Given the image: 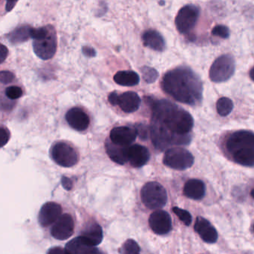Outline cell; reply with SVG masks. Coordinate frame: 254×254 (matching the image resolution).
Masks as SVG:
<instances>
[{
    "label": "cell",
    "instance_id": "6da1fadb",
    "mask_svg": "<svg viewBox=\"0 0 254 254\" xmlns=\"http://www.w3.org/2000/svg\"><path fill=\"white\" fill-rule=\"evenodd\" d=\"M193 125L191 115L171 102L163 100L152 104L151 137L158 149L190 143Z\"/></svg>",
    "mask_w": 254,
    "mask_h": 254
},
{
    "label": "cell",
    "instance_id": "7a4b0ae2",
    "mask_svg": "<svg viewBox=\"0 0 254 254\" xmlns=\"http://www.w3.org/2000/svg\"><path fill=\"white\" fill-rule=\"evenodd\" d=\"M161 86L163 90L178 102L195 106L202 100V83L188 67H179L167 71Z\"/></svg>",
    "mask_w": 254,
    "mask_h": 254
},
{
    "label": "cell",
    "instance_id": "3957f363",
    "mask_svg": "<svg viewBox=\"0 0 254 254\" xmlns=\"http://www.w3.org/2000/svg\"><path fill=\"white\" fill-rule=\"evenodd\" d=\"M232 159L245 167H254V133L247 130L235 131L226 141Z\"/></svg>",
    "mask_w": 254,
    "mask_h": 254
},
{
    "label": "cell",
    "instance_id": "277c9868",
    "mask_svg": "<svg viewBox=\"0 0 254 254\" xmlns=\"http://www.w3.org/2000/svg\"><path fill=\"white\" fill-rule=\"evenodd\" d=\"M31 37L33 39V49L40 59L47 61L55 56L56 53L57 42L56 31L52 25L39 28H32Z\"/></svg>",
    "mask_w": 254,
    "mask_h": 254
},
{
    "label": "cell",
    "instance_id": "5b68a950",
    "mask_svg": "<svg viewBox=\"0 0 254 254\" xmlns=\"http://www.w3.org/2000/svg\"><path fill=\"white\" fill-rule=\"evenodd\" d=\"M142 202L147 208L158 210L167 204V193L165 188L158 182H148L140 191Z\"/></svg>",
    "mask_w": 254,
    "mask_h": 254
},
{
    "label": "cell",
    "instance_id": "8992f818",
    "mask_svg": "<svg viewBox=\"0 0 254 254\" xmlns=\"http://www.w3.org/2000/svg\"><path fill=\"white\" fill-rule=\"evenodd\" d=\"M163 163L170 168L185 170L192 167L194 157L189 151L183 148H170L166 151Z\"/></svg>",
    "mask_w": 254,
    "mask_h": 254
},
{
    "label": "cell",
    "instance_id": "52a82bcc",
    "mask_svg": "<svg viewBox=\"0 0 254 254\" xmlns=\"http://www.w3.org/2000/svg\"><path fill=\"white\" fill-rule=\"evenodd\" d=\"M235 71V61L231 55H222L216 60L210 67V80L214 83H222L229 80Z\"/></svg>",
    "mask_w": 254,
    "mask_h": 254
},
{
    "label": "cell",
    "instance_id": "ba28073f",
    "mask_svg": "<svg viewBox=\"0 0 254 254\" xmlns=\"http://www.w3.org/2000/svg\"><path fill=\"white\" fill-rule=\"evenodd\" d=\"M52 160L63 167H71L78 162V155L74 147L65 143L58 142L51 148Z\"/></svg>",
    "mask_w": 254,
    "mask_h": 254
},
{
    "label": "cell",
    "instance_id": "9c48e42d",
    "mask_svg": "<svg viewBox=\"0 0 254 254\" xmlns=\"http://www.w3.org/2000/svg\"><path fill=\"white\" fill-rule=\"evenodd\" d=\"M199 16V9L193 4H188L180 9L176 19V28L181 34H188L196 25Z\"/></svg>",
    "mask_w": 254,
    "mask_h": 254
},
{
    "label": "cell",
    "instance_id": "30bf717a",
    "mask_svg": "<svg viewBox=\"0 0 254 254\" xmlns=\"http://www.w3.org/2000/svg\"><path fill=\"white\" fill-rule=\"evenodd\" d=\"M109 101L113 106H119L122 111L132 113L137 111L140 106V97L134 92H127L122 95L113 92L109 95Z\"/></svg>",
    "mask_w": 254,
    "mask_h": 254
},
{
    "label": "cell",
    "instance_id": "8fae6325",
    "mask_svg": "<svg viewBox=\"0 0 254 254\" xmlns=\"http://www.w3.org/2000/svg\"><path fill=\"white\" fill-rule=\"evenodd\" d=\"M74 223L73 218L68 213L61 215V217L53 224L51 234L58 240H68L74 234Z\"/></svg>",
    "mask_w": 254,
    "mask_h": 254
},
{
    "label": "cell",
    "instance_id": "7c38bea8",
    "mask_svg": "<svg viewBox=\"0 0 254 254\" xmlns=\"http://www.w3.org/2000/svg\"><path fill=\"white\" fill-rule=\"evenodd\" d=\"M149 224L155 234L164 235L171 231V216L164 210H156L149 216Z\"/></svg>",
    "mask_w": 254,
    "mask_h": 254
},
{
    "label": "cell",
    "instance_id": "4fadbf2b",
    "mask_svg": "<svg viewBox=\"0 0 254 254\" xmlns=\"http://www.w3.org/2000/svg\"><path fill=\"white\" fill-rule=\"evenodd\" d=\"M62 215V207L58 203L47 202L43 204L39 213L38 221L43 227L53 225Z\"/></svg>",
    "mask_w": 254,
    "mask_h": 254
},
{
    "label": "cell",
    "instance_id": "5bb4252c",
    "mask_svg": "<svg viewBox=\"0 0 254 254\" xmlns=\"http://www.w3.org/2000/svg\"><path fill=\"white\" fill-rule=\"evenodd\" d=\"M137 133V130L131 127H116L110 132V140L119 146H128L135 140Z\"/></svg>",
    "mask_w": 254,
    "mask_h": 254
},
{
    "label": "cell",
    "instance_id": "9a60e30c",
    "mask_svg": "<svg viewBox=\"0 0 254 254\" xmlns=\"http://www.w3.org/2000/svg\"><path fill=\"white\" fill-rule=\"evenodd\" d=\"M65 120L71 128L78 131L87 129L90 123L88 115L78 107H74L68 110L65 115Z\"/></svg>",
    "mask_w": 254,
    "mask_h": 254
},
{
    "label": "cell",
    "instance_id": "2e32d148",
    "mask_svg": "<svg viewBox=\"0 0 254 254\" xmlns=\"http://www.w3.org/2000/svg\"><path fill=\"white\" fill-rule=\"evenodd\" d=\"M128 161L135 168L143 167L149 161L150 154L147 148L141 145L128 146L127 152Z\"/></svg>",
    "mask_w": 254,
    "mask_h": 254
},
{
    "label": "cell",
    "instance_id": "e0dca14e",
    "mask_svg": "<svg viewBox=\"0 0 254 254\" xmlns=\"http://www.w3.org/2000/svg\"><path fill=\"white\" fill-rule=\"evenodd\" d=\"M194 229L205 243H215L217 241V231L204 218H197Z\"/></svg>",
    "mask_w": 254,
    "mask_h": 254
},
{
    "label": "cell",
    "instance_id": "ac0fdd59",
    "mask_svg": "<svg viewBox=\"0 0 254 254\" xmlns=\"http://www.w3.org/2000/svg\"><path fill=\"white\" fill-rule=\"evenodd\" d=\"M80 237L90 246L95 247L101 244L104 235L101 227L95 222H91L85 226Z\"/></svg>",
    "mask_w": 254,
    "mask_h": 254
},
{
    "label": "cell",
    "instance_id": "d6986e66",
    "mask_svg": "<svg viewBox=\"0 0 254 254\" xmlns=\"http://www.w3.org/2000/svg\"><path fill=\"white\" fill-rule=\"evenodd\" d=\"M143 45L157 52H163L166 48L165 40L158 31L153 29L147 30L142 36Z\"/></svg>",
    "mask_w": 254,
    "mask_h": 254
},
{
    "label": "cell",
    "instance_id": "ffe728a7",
    "mask_svg": "<svg viewBox=\"0 0 254 254\" xmlns=\"http://www.w3.org/2000/svg\"><path fill=\"white\" fill-rule=\"evenodd\" d=\"M184 194L185 196L191 199H201L205 195V185L202 181L190 179L185 185Z\"/></svg>",
    "mask_w": 254,
    "mask_h": 254
},
{
    "label": "cell",
    "instance_id": "44dd1931",
    "mask_svg": "<svg viewBox=\"0 0 254 254\" xmlns=\"http://www.w3.org/2000/svg\"><path fill=\"white\" fill-rule=\"evenodd\" d=\"M65 250L67 254H93L96 249L88 244L80 236L68 242Z\"/></svg>",
    "mask_w": 254,
    "mask_h": 254
},
{
    "label": "cell",
    "instance_id": "7402d4cb",
    "mask_svg": "<svg viewBox=\"0 0 254 254\" xmlns=\"http://www.w3.org/2000/svg\"><path fill=\"white\" fill-rule=\"evenodd\" d=\"M128 146L115 144L111 140L106 143V150L112 161L119 164H125L128 161L127 152Z\"/></svg>",
    "mask_w": 254,
    "mask_h": 254
},
{
    "label": "cell",
    "instance_id": "603a6c76",
    "mask_svg": "<svg viewBox=\"0 0 254 254\" xmlns=\"http://www.w3.org/2000/svg\"><path fill=\"white\" fill-rule=\"evenodd\" d=\"M114 80L117 84L123 86H134L138 84L140 77L133 71H121L116 73Z\"/></svg>",
    "mask_w": 254,
    "mask_h": 254
},
{
    "label": "cell",
    "instance_id": "cb8c5ba5",
    "mask_svg": "<svg viewBox=\"0 0 254 254\" xmlns=\"http://www.w3.org/2000/svg\"><path fill=\"white\" fill-rule=\"evenodd\" d=\"M32 28L28 26V25L16 28L9 35V40L13 43H19L26 41L27 40H28V38L31 37Z\"/></svg>",
    "mask_w": 254,
    "mask_h": 254
},
{
    "label": "cell",
    "instance_id": "d4e9b609",
    "mask_svg": "<svg viewBox=\"0 0 254 254\" xmlns=\"http://www.w3.org/2000/svg\"><path fill=\"white\" fill-rule=\"evenodd\" d=\"M234 109V103L228 98H221L216 104V110L219 116L225 117L228 116Z\"/></svg>",
    "mask_w": 254,
    "mask_h": 254
},
{
    "label": "cell",
    "instance_id": "484cf974",
    "mask_svg": "<svg viewBox=\"0 0 254 254\" xmlns=\"http://www.w3.org/2000/svg\"><path fill=\"white\" fill-rule=\"evenodd\" d=\"M140 247L134 240H128L121 249V254H140Z\"/></svg>",
    "mask_w": 254,
    "mask_h": 254
},
{
    "label": "cell",
    "instance_id": "4316f807",
    "mask_svg": "<svg viewBox=\"0 0 254 254\" xmlns=\"http://www.w3.org/2000/svg\"><path fill=\"white\" fill-rule=\"evenodd\" d=\"M141 72L143 80L147 83H154L158 77V71L150 67H143L141 68Z\"/></svg>",
    "mask_w": 254,
    "mask_h": 254
},
{
    "label": "cell",
    "instance_id": "83f0119b",
    "mask_svg": "<svg viewBox=\"0 0 254 254\" xmlns=\"http://www.w3.org/2000/svg\"><path fill=\"white\" fill-rule=\"evenodd\" d=\"M173 211L185 225L189 226L190 225L192 222V216L189 212L177 207H173Z\"/></svg>",
    "mask_w": 254,
    "mask_h": 254
},
{
    "label": "cell",
    "instance_id": "f1b7e54d",
    "mask_svg": "<svg viewBox=\"0 0 254 254\" xmlns=\"http://www.w3.org/2000/svg\"><path fill=\"white\" fill-rule=\"evenodd\" d=\"M23 92L20 87L18 86H9L6 89L5 95L9 99L16 100L22 97Z\"/></svg>",
    "mask_w": 254,
    "mask_h": 254
},
{
    "label": "cell",
    "instance_id": "f546056e",
    "mask_svg": "<svg viewBox=\"0 0 254 254\" xmlns=\"http://www.w3.org/2000/svg\"><path fill=\"white\" fill-rule=\"evenodd\" d=\"M212 34L222 38H228L229 37V29L224 25H217L213 28L212 31Z\"/></svg>",
    "mask_w": 254,
    "mask_h": 254
},
{
    "label": "cell",
    "instance_id": "4dcf8cb0",
    "mask_svg": "<svg viewBox=\"0 0 254 254\" xmlns=\"http://www.w3.org/2000/svg\"><path fill=\"white\" fill-rule=\"evenodd\" d=\"M10 137V134L8 129L4 127H0V148L7 144Z\"/></svg>",
    "mask_w": 254,
    "mask_h": 254
},
{
    "label": "cell",
    "instance_id": "1f68e13d",
    "mask_svg": "<svg viewBox=\"0 0 254 254\" xmlns=\"http://www.w3.org/2000/svg\"><path fill=\"white\" fill-rule=\"evenodd\" d=\"M13 78H14V75L13 73L7 71H0V81L4 84H7L13 81Z\"/></svg>",
    "mask_w": 254,
    "mask_h": 254
},
{
    "label": "cell",
    "instance_id": "d6a6232c",
    "mask_svg": "<svg viewBox=\"0 0 254 254\" xmlns=\"http://www.w3.org/2000/svg\"><path fill=\"white\" fill-rule=\"evenodd\" d=\"M83 55L88 58H94L96 56V52L93 48L89 47V46H83L82 49Z\"/></svg>",
    "mask_w": 254,
    "mask_h": 254
},
{
    "label": "cell",
    "instance_id": "836d02e7",
    "mask_svg": "<svg viewBox=\"0 0 254 254\" xmlns=\"http://www.w3.org/2000/svg\"><path fill=\"white\" fill-rule=\"evenodd\" d=\"M61 183H62L64 189L66 190H71L72 189V181H71L69 178L64 176V177H62V179H61Z\"/></svg>",
    "mask_w": 254,
    "mask_h": 254
},
{
    "label": "cell",
    "instance_id": "e575fe53",
    "mask_svg": "<svg viewBox=\"0 0 254 254\" xmlns=\"http://www.w3.org/2000/svg\"><path fill=\"white\" fill-rule=\"evenodd\" d=\"M8 55V50L6 46L0 44V64L4 62Z\"/></svg>",
    "mask_w": 254,
    "mask_h": 254
},
{
    "label": "cell",
    "instance_id": "d590c367",
    "mask_svg": "<svg viewBox=\"0 0 254 254\" xmlns=\"http://www.w3.org/2000/svg\"><path fill=\"white\" fill-rule=\"evenodd\" d=\"M47 254H67L65 249L61 247H54L49 249Z\"/></svg>",
    "mask_w": 254,
    "mask_h": 254
},
{
    "label": "cell",
    "instance_id": "8d00e7d4",
    "mask_svg": "<svg viewBox=\"0 0 254 254\" xmlns=\"http://www.w3.org/2000/svg\"><path fill=\"white\" fill-rule=\"evenodd\" d=\"M18 1L19 0H7V2H6V10L7 11L11 10L14 7V6L16 5V2Z\"/></svg>",
    "mask_w": 254,
    "mask_h": 254
},
{
    "label": "cell",
    "instance_id": "74e56055",
    "mask_svg": "<svg viewBox=\"0 0 254 254\" xmlns=\"http://www.w3.org/2000/svg\"><path fill=\"white\" fill-rule=\"evenodd\" d=\"M250 77H251V78H252V80H253V81H254V67L253 68H252V70H251Z\"/></svg>",
    "mask_w": 254,
    "mask_h": 254
},
{
    "label": "cell",
    "instance_id": "f35d334b",
    "mask_svg": "<svg viewBox=\"0 0 254 254\" xmlns=\"http://www.w3.org/2000/svg\"><path fill=\"white\" fill-rule=\"evenodd\" d=\"M251 195H252V196L254 198V189L252 191V192H251Z\"/></svg>",
    "mask_w": 254,
    "mask_h": 254
},
{
    "label": "cell",
    "instance_id": "ab89813d",
    "mask_svg": "<svg viewBox=\"0 0 254 254\" xmlns=\"http://www.w3.org/2000/svg\"></svg>",
    "mask_w": 254,
    "mask_h": 254
}]
</instances>
